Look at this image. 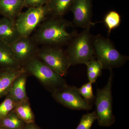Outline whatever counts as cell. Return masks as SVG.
I'll use <instances>...</instances> for the list:
<instances>
[{"label": "cell", "instance_id": "obj_2", "mask_svg": "<svg viewBox=\"0 0 129 129\" xmlns=\"http://www.w3.org/2000/svg\"><path fill=\"white\" fill-rule=\"evenodd\" d=\"M92 41L95 57L103 69L120 68L128 60L129 57L121 54L108 38L100 34L92 35Z\"/></svg>", "mask_w": 129, "mask_h": 129}, {"label": "cell", "instance_id": "obj_20", "mask_svg": "<svg viewBox=\"0 0 129 129\" xmlns=\"http://www.w3.org/2000/svg\"><path fill=\"white\" fill-rule=\"evenodd\" d=\"M121 21V17L117 12L111 11L106 14L104 19V22L107 28L109 36L113 29L119 26Z\"/></svg>", "mask_w": 129, "mask_h": 129}, {"label": "cell", "instance_id": "obj_6", "mask_svg": "<svg viewBox=\"0 0 129 129\" xmlns=\"http://www.w3.org/2000/svg\"><path fill=\"white\" fill-rule=\"evenodd\" d=\"M49 15L50 12L46 5L40 7L28 8L25 12H21L15 21L20 36L30 37Z\"/></svg>", "mask_w": 129, "mask_h": 129}, {"label": "cell", "instance_id": "obj_21", "mask_svg": "<svg viewBox=\"0 0 129 129\" xmlns=\"http://www.w3.org/2000/svg\"><path fill=\"white\" fill-rule=\"evenodd\" d=\"M97 119L95 111L84 114L75 129H90L93 123Z\"/></svg>", "mask_w": 129, "mask_h": 129}, {"label": "cell", "instance_id": "obj_14", "mask_svg": "<svg viewBox=\"0 0 129 129\" xmlns=\"http://www.w3.org/2000/svg\"><path fill=\"white\" fill-rule=\"evenodd\" d=\"M28 75L23 73L18 76L14 81L8 95L11 97L15 102L28 99L26 91Z\"/></svg>", "mask_w": 129, "mask_h": 129}, {"label": "cell", "instance_id": "obj_16", "mask_svg": "<svg viewBox=\"0 0 129 129\" xmlns=\"http://www.w3.org/2000/svg\"><path fill=\"white\" fill-rule=\"evenodd\" d=\"M74 0H48L46 4L50 15L54 17H63L70 9Z\"/></svg>", "mask_w": 129, "mask_h": 129}, {"label": "cell", "instance_id": "obj_15", "mask_svg": "<svg viewBox=\"0 0 129 129\" xmlns=\"http://www.w3.org/2000/svg\"><path fill=\"white\" fill-rule=\"evenodd\" d=\"M21 67L11 46L8 44L0 42L1 68L17 69Z\"/></svg>", "mask_w": 129, "mask_h": 129}, {"label": "cell", "instance_id": "obj_25", "mask_svg": "<svg viewBox=\"0 0 129 129\" xmlns=\"http://www.w3.org/2000/svg\"><path fill=\"white\" fill-rule=\"evenodd\" d=\"M23 129H41L35 123H25Z\"/></svg>", "mask_w": 129, "mask_h": 129}, {"label": "cell", "instance_id": "obj_17", "mask_svg": "<svg viewBox=\"0 0 129 129\" xmlns=\"http://www.w3.org/2000/svg\"><path fill=\"white\" fill-rule=\"evenodd\" d=\"M13 110L25 123L35 122V117L31 109L29 99L16 103Z\"/></svg>", "mask_w": 129, "mask_h": 129}, {"label": "cell", "instance_id": "obj_23", "mask_svg": "<svg viewBox=\"0 0 129 129\" xmlns=\"http://www.w3.org/2000/svg\"><path fill=\"white\" fill-rule=\"evenodd\" d=\"M15 103L16 102L12 98L7 95L4 101L0 104V118L5 117L13 110Z\"/></svg>", "mask_w": 129, "mask_h": 129}, {"label": "cell", "instance_id": "obj_18", "mask_svg": "<svg viewBox=\"0 0 129 129\" xmlns=\"http://www.w3.org/2000/svg\"><path fill=\"white\" fill-rule=\"evenodd\" d=\"M25 124L13 110L0 118V127L6 129H23Z\"/></svg>", "mask_w": 129, "mask_h": 129}, {"label": "cell", "instance_id": "obj_9", "mask_svg": "<svg viewBox=\"0 0 129 129\" xmlns=\"http://www.w3.org/2000/svg\"><path fill=\"white\" fill-rule=\"evenodd\" d=\"M22 67L37 57L39 48L32 37L20 36L9 45Z\"/></svg>", "mask_w": 129, "mask_h": 129}, {"label": "cell", "instance_id": "obj_12", "mask_svg": "<svg viewBox=\"0 0 129 129\" xmlns=\"http://www.w3.org/2000/svg\"><path fill=\"white\" fill-rule=\"evenodd\" d=\"M20 37L15 21L4 17L0 19V42L10 45Z\"/></svg>", "mask_w": 129, "mask_h": 129}, {"label": "cell", "instance_id": "obj_4", "mask_svg": "<svg viewBox=\"0 0 129 129\" xmlns=\"http://www.w3.org/2000/svg\"><path fill=\"white\" fill-rule=\"evenodd\" d=\"M23 67L28 75L34 76L44 88L51 93L68 84L64 77L59 75L37 57L29 61Z\"/></svg>", "mask_w": 129, "mask_h": 129}, {"label": "cell", "instance_id": "obj_13", "mask_svg": "<svg viewBox=\"0 0 129 129\" xmlns=\"http://www.w3.org/2000/svg\"><path fill=\"white\" fill-rule=\"evenodd\" d=\"M24 7V0H0V13L12 21H16Z\"/></svg>", "mask_w": 129, "mask_h": 129}, {"label": "cell", "instance_id": "obj_11", "mask_svg": "<svg viewBox=\"0 0 129 129\" xmlns=\"http://www.w3.org/2000/svg\"><path fill=\"white\" fill-rule=\"evenodd\" d=\"M25 73L23 67L17 69H0V99L7 95L13 81L21 74Z\"/></svg>", "mask_w": 129, "mask_h": 129}, {"label": "cell", "instance_id": "obj_5", "mask_svg": "<svg viewBox=\"0 0 129 129\" xmlns=\"http://www.w3.org/2000/svg\"><path fill=\"white\" fill-rule=\"evenodd\" d=\"M110 75L107 84L102 89L98 88L95 97V112L98 124L102 127H110L115 121L113 114L112 87L114 74L110 69Z\"/></svg>", "mask_w": 129, "mask_h": 129}, {"label": "cell", "instance_id": "obj_8", "mask_svg": "<svg viewBox=\"0 0 129 129\" xmlns=\"http://www.w3.org/2000/svg\"><path fill=\"white\" fill-rule=\"evenodd\" d=\"M52 96L58 103L71 109L89 111L92 108V104L82 97L74 86L67 84L52 93Z\"/></svg>", "mask_w": 129, "mask_h": 129}, {"label": "cell", "instance_id": "obj_1", "mask_svg": "<svg viewBox=\"0 0 129 129\" xmlns=\"http://www.w3.org/2000/svg\"><path fill=\"white\" fill-rule=\"evenodd\" d=\"M75 27L63 17H51L40 24L31 37L38 45L61 47L68 45L78 34Z\"/></svg>", "mask_w": 129, "mask_h": 129}, {"label": "cell", "instance_id": "obj_7", "mask_svg": "<svg viewBox=\"0 0 129 129\" xmlns=\"http://www.w3.org/2000/svg\"><path fill=\"white\" fill-rule=\"evenodd\" d=\"M37 57L60 76L68 75L71 65L66 51L61 47L43 46L39 48Z\"/></svg>", "mask_w": 129, "mask_h": 129}, {"label": "cell", "instance_id": "obj_24", "mask_svg": "<svg viewBox=\"0 0 129 129\" xmlns=\"http://www.w3.org/2000/svg\"><path fill=\"white\" fill-rule=\"evenodd\" d=\"M48 0H24V7H37L45 5Z\"/></svg>", "mask_w": 129, "mask_h": 129}, {"label": "cell", "instance_id": "obj_3", "mask_svg": "<svg viewBox=\"0 0 129 129\" xmlns=\"http://www.w3.org/2000/svg\"><path fill=\"white\" fill-rule=\"evenodd\" d=\"M90 30L91 27L85 28L78 33L67 45L65 51L71 66L85 64L95 59Z\"/></svg>", "mask_w": 129, "mask_h": 129}, {"label": "cell", "instance_id": "obj_19", "mask_svg": "<svg viewBox=\"0 0 129 129\" xmlns=\"http://www.w3.org/2000/svg\"><path fill=\"white\" fill-rule=\"evenodd\" d=\"M87 67V76L89 82L93 84L97 79L101 76L103 69L101 64L99 61L94 59L85 64Z\"/></svg>", "mask_w": 129, "mask_h": 129}, {"label": "cell", "instance_id": "obj_22", "mask_svg": "<svg viewBox=\"0 0 129 129\" xmlns=\"http://www.w3.org/2000/svg\"><path fill=\"white\" fill-rule=\"evenodd\" d=\"M79 92L86 101L91 104L95 99L92 89V84L90 82L86 83L78 88Z\"/></svg>", "mask_w": 129, "mask_h": 129}, {"label": "cell", "instance_id": "obj_10", "mask_svg": "<svg viewBox=\"0 0 129 129\" xmlns=\"http://www.w3.org/2000/svg\"><path fill=\"white\" fill-rule=\"evenodd\" d=\"M91 0H74L70 10L73 16L72 22L75 27L85 28L94 25L92 21Z\"/></svg>", "mask_w": 129, "mask_h": 129}, {"label": "cell", "instance_id": "obj_26", "mask_svg": "<svg viewBox=\"0 0 129 129\" xmlns=\"http://www.w3.org/2000/svg\"><path fill=\"white\" fill-rule=\"evenodd\" d=\"M0 129H6L5 128H3V127H0Z\"/></svg>", "mask_w": 129, "mask_h": 129}]
</instances>
